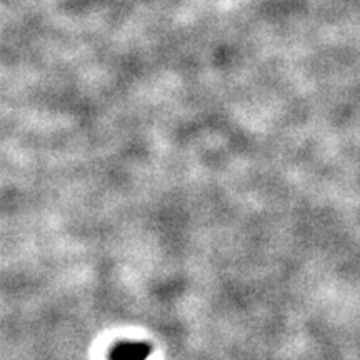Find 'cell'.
Segmentation results:
<instances>
[{"instance_id": "6da1fadb", "label": "cell", "mask_w": 360, "mask_h": 360, "mask_svg": "<svg viewBox=\"0 0 360 360\" xmlns=\"http://www.w3.org/2000/svg\"><path fill=\"white\" fill-rule=\"evenodd\" d=\"M150 349L146 344H132V342H122L115 345L112 350L110 360H146Z\"/></svg>"}]
</instances>
